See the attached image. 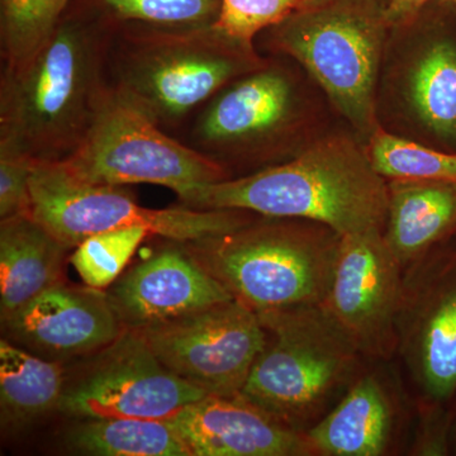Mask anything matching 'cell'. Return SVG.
<instances>
[{"mask_svg":"<svg viewBox=\"0 0 456 456\" xmlns=\"http://www.w3.org/2000/svg\"><path fill=\"white\" fill-rule=\"evenodd\" d=\"M110 37L107 20L64 16L35 56L4 68L0 145L36 161L73 154L106 95Z\"/></svg>","mask_w":456,"mask_h":456,"instance_id":"cell-1","label":"cell"},{"mask_svg":"<svg viewBox=\"0 0 456 456\" xmlns=\"http://www.w3.org/2000/svg\"><path fill=\"white\" fill-rule=\"evenodd\" d=\"M368 154L346 139H327L287 163L242 178L193 189L182 198L187 208L244 209L263 217L316 222L338 235L382 231L389 191Z\"/></svg>","mask_w":456,"mask_h":456,"instance_id":"cell-2","label":"cell"},{"mask_svg":"<svg viewBox=\"0 0 456 456\" xmlns=\"http://www.w3.org/2000/svg\"><path fill=\"white\" fill-rule=\"evenodd\" d=\"M257 59L213 26L110 29L108 86L159 127H173L215 97Z\"/></svg>","mask_w":456,"mask_h":456,"instance_id":"cell-3","label":"cell"},{"mask_svg":"<svg viewBox=\"0 0 456 456\" xmlns=\"http://www.w3.org/2000/svg\"><path fill=\"white\" fill-rule=\"evenodd\" d=\"M268 218L182 246L233 298L256 314L322 305L342 236L316 222Z\"/></svg>","mask_w":456,"mask_h":456,"instance_id":"cell-4","label":"cell"},{"mask_svg":"<svg viewBox=\"0 0 456 456\" xmlns=\"http://www.w3.org/2000/svg\"><path fill=\"white\" fill-rule=\"evenodd\" d=\"M257 316L266 341L240 395L288 428L305 432L350 388L364 356L323 303Z\"/></svg>","mask_w":456,"mask_h":456,"instance_id":"cell-5","label":"cell"},{"mask_svg":"<svg viewBox=\"0 0 456 456\" xmlns=\"http://www.w3.org/2000/svg\"><path fill=\"white\" fill-rule=\"evenodd\" d=\"M253 215L244 209L203 211L183 206L145 208L122 187L83 182L59 161H36L33 167L29 216L70 250L89 236L130 227L173 241H193L244 227L255 221Z\"/></svg>","mask_w":456,"mask_h":456,"instance_id":"cell-6","label":"cell"},{"mask_svg":"<svg viewBox=\"0 0 456 456\" xmlns=\"http://www.w3.org/2000/svg\"><path fill=\"white\" fill-rule=\"evenodd\" d=\"M384 23L371 0H321L274 26V41L345 117L370 130Z\"/></svg>","mask_w":456,"mask_h":456,"instance_id":"cell-7","label":"cell"},{"mask_svg":"<svg viewBox=\"0 0 456 456\" xmlns=\"http://www.w3.org/2000/svg\"><path fill=\"white\" fill-rule=\"evenodd\" d=\"M75 178L97 185H161L178 198L230 179L224 165L167 136L145 113L108 86L79 147L59 161Z\"/></svg>","mask_w":456,"mask_h":456,"instance_id":"cell-8","label":"cell"},{"mask_svg":"<svg viewBox=\"0 0 456 456\" xmlns=\"http://www.w3.org/2000/svg\"><path fill=\"white\" fill-rule=\"evenodd\" d=\"M66 368L60 412L79 419H169L207 393L171 373L140 332L123 330L104 349Z\"/></svg>","mask_w":456,"mask_h":456,"instance_id":"cell-9","label":"cell"},{"mask_svg":"<svg viewBox=\"0 0 456 456\" xmlns=\"http://www.w3.org/2000/svg\"><path fill=\"white\" fill-rule=\"evenodd\" d=\"M137 332L167 370L221 397L240 395L266 341L256 312L235 298Z\"/></svg>","mask_w":456,"mask_h":456,"instance_id":"cell-10","label":"cell"},{"mask_svg":"<svg viewBox=\"0 0 456 456\" xmlns=\"http://www.w3.org/2000/svg\"><path fill=\"white\" fill-rule=\"evenodd\" d=\"M452 239L404 270L398 351L428 408H445L456 395V237Z\"/></svg>","mask_w":456,"mask_h":456,"instance_id":"cell-11","label":"cell"},{"mask_svg":"<svg viewBox=\"0 0 456 456\" xmlns=\"http://www.w3.org/2000/svg\"><path fill=\"white\" fill-rule=\"evenodd\" d=\"M404 269L382 231L342 236L334 279L323 305L364 358L389 360L398 351Z\"/></svg>","mask_w":456,"mask_h":456,"instance_id":"cell-12","label":"cell"},{"mask_svg":"<svg viewBox=\"0 0 456 456\" xmlns=\"http://www.w3.org/2000/svg\"><path fill=\"white\" fill-rule=\"evenodd\" d=\"M2 327L17 346L60 362L104 349L125 330L103 289L66 281L38 294Z\"/></svg>","mask_w":456,"mask_h":456,"instance_id":"cell-13","label":"cell"},{"mask_svg":"<svg viewBox=\"0 0 456 456\" xmlns=\"http://www.w3.org/2000/svg\"><path fill=\"white\" fill-rule=\"evenodd\" d=\"M106 293L123 327L134 331L233 299L189 256L182 242L173 240L128 270Z\"/></svg>","mask_w":456,"mask_h":456,"instance_id":"cell-14","label":"cell"},{"mask_svg":"<svg viewBox=\"0 0 456 456\" xmlns=\"http://www.w3.org/2000/svg\"><path fill=\"white\" fill-rule=\"evenodd\" d=\"M169 421L191 456L314 455L305 432L281 424L241 395H207Z\"/></svg>","mask_w":456,"mask_h":456,"instance_id":"cell-15","label":"cell"},{"mask_svg":"<svg viewBox=\"0 0 456 456\" xmlns=\"http://www.w3.org/2000/svg\"><path fill=\"white\" fill-rule=\"evenodd\" d=\"M293 110L292 84L277 70H260L216 94L191 132L194 149L213 152L259 142L277 134Z\"/></svg>","mask_w":456,"mask_h":456,"instance_id":"cell-16","label":"cell"},{"mask_svg":"<svg viewBox=\"0 0 456 456\" xmlns=\"http://www.w3.org/2000/svg\"><path fill=\"white\" fill-rule=\"evenodd\" d=\"M397 404L377 371H362L340 401L305 432L314 455L380 456L391 448Z\"/></svg>","mask_w":456,"mask_h":456,"instance_id":"cell-17","label":"cell"},{"mask_svg":"<svg viewBox=\"0 0 456 456\" xmlns=\"http://www.w3.org/2000/svg\"><path fill=\"white\" fill-rule=\"evenodd\" d=\"M384 239L403 269L456 231V182L392 180Z\"/></svg>","mask_w":456,"mask_h":456,"instance_id":"cell-18","label":"cell"},{"mask_svg":"<svg viewBox=\"0 0 456 456\" xmlns=\"http://www.w3.org/2000/svg\"><path fill=\"white\" fill-rule=\"evenodd\" d=\"M69 251L31 216L0 220L2 322L38 294L65 283Z\"/></svg>","mask_w":456,"mask_h":456,"instance_id":"cell-19","label":"cell"},{"mask_svg":"<svg viewBox=\"0 0 456 456\" xmlns=\"http://www.w3.org/2000/svg\"><path fill=\"white\" fill-rule=\"evenodd\" d=\"M65 362L35 355L3 338L0 341V424L3 434L25 431L59 411Z\"/></svg>","mask_w":456,"mask_h":456,"instance_id":"cell-20","label":"cell"},{"mask_svg":"<svg viewBox=\"0 0 456 456\" xmlns=\"http://www.w3.org/2000/svg\"><path fill=\"white\" fill-rule=\"evenodd\" d=\"M70 452L93 456H191L169 419H82L65 435Z\"/></svg>","mask_w":456,"mask_h":456,"instance_id":"cell-21","label":"cell"},{"mask_svg":"<svg viewBox=\"0 0 456 456\" xmlns=\"http://www.w3.org/2000/svg\"><path fill=\"white\" fill-rule=\"evenodd\" d=\"M415 112L437 139L456 145V42L440 37L426 47L411 75Z\"/></svg>","mask_w":456,"mask_h":456,"instance_id":"cell-22","label":"cell"},{"mask_svg":"<svg viewBox=\"0 0 456 456\" xmlns=\"http://www.w3.org/2000/svg\"><path fill=\"white\" fill-rule=\"evenodd\" d=\"M70 0H2L0 38L4 68H18L50 40Z\"/></svg>","mask_w":456,"mask_h":456,"instance_id":"cell-23","label":"cell"},{"mask_svg":"<svg viewBox=\"0 0 456 456\" xmlns=\"http://www.w3.org/2000/svg\"><path fill=\"white\" fill-rule=\"evenodd\" d=\"M368 155L383 178L456 182V152L428 149L382 128L371 132Z\"/></svg>","mask_w":456,"mask_h":456,"instance_id":"cell-24","label":"cell"},{"mask_svg":"<svg viewBox=\"0 0 456 456\" xmlns=\"http://www.w3.org/2000/svg\"><path fill=\"white\" fill-rule=\"evenodd\" d=\"M150 235L145 228L130 227L89 236L74 248L70 263L88 287L106 289Z\"/></svg>","mask_w":456,"mask_h":456,"instance_id":"cell-25","label":"cell"},{"mask_svg":"<svg viewBox=\"0 0 456 456\" xmlns=\"http://www.w3.org/2000/svg\"><path fill=\"white\" fill-rule=\"evenodd\" d=\"M113 20H131L155 27L213 26L221 0H99Z\"/></svg>","mask_w":456,"mask_h":456,"instance_id":"cell-26","label":"cell"},{"mask_svg":"<svg viewBox=\"0 0 456 456\" xmlns=\"http://www.w3.org/2000/svg\"><path fill=\"white\" fill-rule=\"evenodd\" d=\"M318 2L321 0H221L220 13L213 27L224 37L253 49L257 33Z\"/></svg>","mask_w":456,"mask_h":456,"instance_id":"cell-27","label":"cell"},{"mask_svg":"<svg viewBox=\"0 0 456 456\" xmlns=\"http://www.w3.org/2000/svg\"><path fill=\"white\" fill-rule=\"evenodd\" d=\"M35 159L0 145V220L31 215V176Z\"/></svg>","mask_w":456,"mask_h":456,"instance_id":"cell-28","label":"cell"},{"mask_svg":"<svg viewBox=\"0 0 456 456\" xmlns=\"http://www.w3.org/2000/svg\"><path fill=\"white\" fill-rule=\"evenodd\" d=\"M430 0H389L384 8V20L389 25H399L412 20Z\"/></svg>","mask_w":456,"mask_h":456,"instance_id":"cell-29","label":"cell"},{"mask_svg":"<svg viewBox=\"0 0 456 456\" xmlns=\"http://www.w3.org/2000/svg\"><path fill=\"white\" fill-rule=\"evenodd\" d=\"M450 443H452V449H454L456 454V411L454 415H452V440H450Z\"/></svg>","mask_w":456,"mask_h":456,"instance_id":"cell-30","label":"cell"},{"mask_svg":"<svg viewBox=\"0 0 456 456\" xmlns=\"http://www.w3.org/2000/svg\"><path fill=\"white\" fill-rule=\"evenodd\" d=\"M443 2L452 3V4H455L456 5V0H443Z\"/></svg>","mask_w":456,"mask_h":456,"instance_id":"cell-31","label":"cell"},{"mask_svg":"<svg viewBox=\"0 0 456 456\" xmlns=\"http://www.w3.org/2000/svg\"><path fill=\"white\" fill-rule=\"evenodd\" d=\"M454 237H456V231H455V235H454Z\"/></svg>","mask_w":456,"mask_h":456,"instance_id":"cell-32","label":"cell"}]
</instances>
